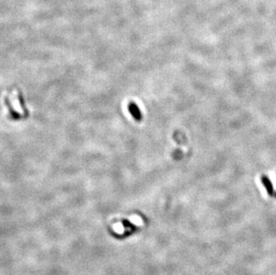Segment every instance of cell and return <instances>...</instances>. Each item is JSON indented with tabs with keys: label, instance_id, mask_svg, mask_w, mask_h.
I'll use <instances>...</instances> for the list:
<instances>
[{
	"label": "cell",
	"instance_id": "cell-1",
	"mask_svg": "<svg viewBox=\"0 0 276 275\" xmlns=\"http://www.w3.org/2000/svg\"><path fill=\"white\" fill-rule=\"evenodd\" d=\"M129 110H130L131 113L132 114V116H133L136 120H138V121L141 120V113H140L139 110H138V107L135 105V104L131 103L130 105H129Z\"/></svg>",
	"mask_w": 276,
	"mask_h": 275
}]
</instances>
